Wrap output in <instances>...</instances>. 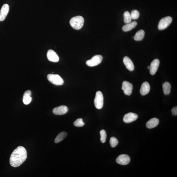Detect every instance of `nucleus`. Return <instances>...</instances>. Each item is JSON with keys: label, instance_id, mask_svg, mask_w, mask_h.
Masks as SVG:
<instances>
[{"label": "nucleus", "instance_id": "7ed1b4c3", "mask_svg": "<svg viewBox=\"0 0 177 177\" xmlns=\"http://www.w3.org/2000/svg\"><path fill=\"white\" fill-rule=\"evenodd\" d=\"M47 78L51 83L56 85H62L64 83V80L58 74H50L48 75Z\"/></svg>", "mask_w": 177, "mask_h": 177}, {"label": "nucleus", "instance_id": "f3484780", "mask_svg": "<svg viewBox=\"0 0 177 177\" xmlns=\"http://www.w3.org/2000/svg\"><path fill=\"white\" fill-rule=\"evenodd\" d=\"M31 92L30 90H27L24 93L23 101L25 105H28L29 104L32 100V98L31 97Z\"/></svg>", "mask_w": 177, "mask_h": 177}, {"label": "nucleus", "instance_id": "a878e982", "mask_svg": "<svg viewBox=\"0 0 177 177\" xmlns=\"http://www.w3.org/2000/svg\"><path fill=\"white\" fill-rule=\"evenodd\" d=\"M111 146L113 148L115 147L118 144V142L117 139L115 137L111 138L110 141Z\"/></svg>", "mask_w": 177, "mask_h": 177}, {"label": "nucleus", "instance_id": "f257e3e1", "mask_svg": "<svg viewBox=\"0 0 177 177\" xmlns=\"http://www.w3.org/2000/svg\"><path fill=\"white\" fill-rule=\"evenodd\" d=\"M27 158V152L25 148L19 146L12 153L10 159V163L12 166L17 167L20 166Z\"/></svg>", "mask_w": 177, "mask_h": 177}, {"label": "nucleus", "instance_id": "1a4fd4ad", "mask_svg": "<svg viewBox=\"0 0 177 177\" xmlns=\"http://www.w3.org/2000/svg\"><path fill=\"white\" fill-rule=\"evenodd\" d=\"M138 116L136 114L133 113H129L124 116L123 120L126 123H130L136 120Z\"/></svg>", "mask_w": 177, "mask_h": 177}, {"label": "nucleus", "instance_id": "6e6552de", "mask_svg": "<svg viewBox=\"0 0 177 177\" xmlns=\"http://www.w3.org/2000/svg\"><path fill=\"white\" fill-rule=\"evenodd\" d=\"M116 161L118 164L124 165L130 163V158L128 155L122 154L120 155L116 158Z\"/></svg>", "mask_w": 177, "mask_h": 177}, {"label": "nucleus", "instance_id": "4468645a", "mask_svg": "<svg viewBox=\"0 0 177 177\" xmlns=\"http://www.w3.org/2000/svg\"><path fill=\"white\" fill-rule=\"evenodd\" d=\"M123 62L126 68L129 71H132L135 69V66L133 63L130 58L127 57L124 58Z\"/></svg>", "mask_w": 177, "mask_h": 177}, {"label": "nucleus", "instance_id": "a211bd4d", "mask_svg": "<svg viewBox=\"0 0 177 177\" xmlns=\"http://www.w3.org/2000/svg\"><path fill=\"white\" fill-rule=\"evenodd\" d=\"M137 25L136 21H133L132 22L126 24L122 27V30L124 31H128L133 29L135 28Z\"/></svg>", "mask_w": 177, "mask_h": 177}, {"label": "nucleus", "instance_id": "412c9836", "mask_svg": "<svg viewBox=\"0 0 177 177\" xmlns=\"http://www.w3.org/2000/svg\"><path fill=\"white\" fill-rule=\"evenodd\" d=\"M67 135V133L65 132H62L57 135L55 140V142L56 144L59 143L62 141Z\"/></svg>", "mask_w": 177, "mask_h": 177}, {"label": "nucleus", "instance_id": "bb28decb", "mask_svg": "<svg viewBox=\"0 0 177 177\" xmlns=\"http://www.w3.org/2000/svg\"><path fill=\"white\" fill-rule=\"evenodd\" d=\"M172 114L173 115L176 116L177 115V106L174 107L172 110Z\"/></svg>", "mask_w": 177, "mask_h": 177}, {"label": "nucleus", "instance_id": "9b49d317", "mask_svg": "<svg viewBox=\"0 0 177 177\" xmlns=\"http://www.w3.org/2000/svg\"><path fill=\"white\" fill-rule=\"evenodd\" d=\"M9 10V6L8 4H5L2 6L0 11V21L5 20L8 14Z\"/></svg>", "mask_w": 177, "mask_h": 177}, {"label": "nucleus", "instance_id": "39448f33", "mask_svg": "<svg viewBox=\"0 0 177 177\" xmlns=\"http://www.w3.org/2000/svg\"><path fill=\"white\" fill-rule=\"evenodd\" d=\"M172 18L170 16H168L161 19L159 22L158 28L159 30H163L166 29L171 24Z\"/></svg>", "mask_w": 177, "mask_h": 177}, {"label": "nucleus", "instance_id": "423d86ee", "mask_svg": "<svg viewBox=\"0 0 177 177\" xmlns=\"http://www.w3.org/2000/svg\"><path fill=\"white\" fill-rule=\"evenodd\" d=\"M103 59V57L100 55L94 56L86 62V64L89 67H94L100 64Z\"/></svg>", "mask_w": 177, "mask_h": 177}, {"label": "nucleus", "instance_id": "4be33fe9", "mask_svg": "<svg viewBox=\"0 0 177 177\" xmlns=\"http://www.w3.org/2000/svg\"><path fill=\"white\" fill-rule=\"evenodd\" d=\"M124 21L125 23L127 24L131 22L132 19L129 12L126 11L123 14Z\"/></svg>", "mask_w": 177, "mask_h": 177}, {"label": "nucleus", "instance_id": "f03ea898", "mask_svg": "<svg viewBox=\"0 0 177 177\" xmlns=\"http://www.w3.org/2000/svg\"><path fill=\"white\" fill-rule=\"evenodd\" d=\"M84 19L81 16H77L72 18L70 21V25L75 29L78 30L83 27Z\"/></svg>", "mask_w": 177, "mask_h": 177}, {"label": "nucleus", "instance_id": "aec40b11", "mask_svg": "<svg viewBox=\"0 0 177 177\" xmlns=\"http://www.w3.org/2000/svg\"><path fill=\"white\" fill-rule=\"evenodd\" d=\"M145 36V31L144 30H141L137 31L134 37V40L136 41L142 40L144 39Z\"/></svg>", "mask_w": 177, "mask_h": 177}, {"label": "nucleus", "instance_id": "393cba45", "mask_svg": "<svg viewBox=\"0 0 177 177\" xmlns=\"http://www.w3.org/2000/svg\"><path fill=\"white\" fill-rule=\"evenodd\" d=\"M132 19H137L139 18L140 15L139 12L137 10H133L130 14Z\"/></svg>", "mask_w": 177, "mask_h": 177}, {"label": "nucleus", "instance_id": "cd10ccee", "mask_svg": "<svg viewBox=\"0 0 177 177\" xmlns=\"http://www.w3.org/2000/svg\"><path fill=\"white\" fill-rule=\"evenodd\" d=\"M147 68H148V69H150V66H148Z\"/></svg>", "mask_w": 177, "mask_h": 177}, {"label": "nucleus", "instance_id": "9d476101", "mask_svg": "<svg viewBox=\"0 0 177 177\" xmlns=\"http://www.w3.org/2000/svg\"><path fill=\"white\" fill-rule=\"evenodd\" d=\"M68 111L66 106L61 105L56 107L53 110V113L56 115H62L65 114Z\"/></svg>", "mask_w": 177, "mask_h": 177}, {"label": "nucleus", "instance_id": "ddd939ff", "mask_svg": "<svg viewBox=\"0 0 177 177\" xmlns=\"http://www.w3.org/2000/svg\"><path fill=\"white\" fill-rule=\"evenodd\" d=\"M159 64V60L157 59H154L151 62L149 69L150 73L151 74L154 75L156 73L158 69Z\"/></svg>", "mask_w": 177, "mask_h": 177}, {"label": "nucleus", "instance_id": "f8f14e48", "mask_svg": "<svg viewBox=\"0 0 177 177\" xmlns=\"http://www.w3.org/2000/svg\"><path fill=\"white\" fill-rule=\"evenodd\" d=\"M47 56L48 59L50 62H57L59 61V56L57 53L53 50H48Z\"/></svg>", "mask_w": 177, "mask_h": 177}, {"label": "nucleus", "instance_id": "dca6fc26", "mask_svg": "<svg viewBox=\"0 0 177 177\" xmlns=\"http://www.w3.org/2000/svg\"><path fill=\"white\" fill-rule=\"evenodd\" d=\"M159 120L156 118L151 119L148 121L146 124V127L149 128H152L156 127L158 125Z\"/></svg>", "mask_w": 177, "mask_h": 177}, {"label": "nucleus", "instance_id": "0eeeda50", "mask_svg": "<svg viewBox=\"0 0 177 177\" xmlns=\"http://www.w3.org/2000/svg\"><path fill=\"white\" fill-rule=\"evenodd\" d=\"M122 89L126 95L130 96L132 93L133 85L132 84L127 81L123 82Z\"/></svg>", "mask_w": 177, "mask_h": 177}, {"label": "nucleus", "instance_id": "20e7f679", "mask_svg": "<svg viewBox=\"0 0 177 177\" xmlns=\"http://www.w3.org/2000/svg\"><path fill=\"white\" fill-rule=\"evenodd\" d=\"M94 102L96 108L98 109L102 108L104 104V98L101 92L98 91L96 92Z\"/></svg>", "mask_w": 177, "mask_h": 177}, {"label": "nucleus", "instance_id": "2eb2a0df", "mask_svg": "<svg viewBox=\"0 0 177 177\" xmlns=\"http://www.w3.org/2000/svg\"><path fill=\"white\" fill-rule=\"evenodd\" d=\"M150 90V84L147 82H144L142 84L140 89V93L142 96L146 95L148 94Z\"/></svg>", "mask_w": 177, "mask_h": 177}, {"label": "nucleus", "instance_id": "b1692460", "mask_svg": "<svg viewBox=\"0 0 177 177\" xmlns=\"http://www.w3.org/2000/svg\"><path fill=\"white\" fill-rule=\"evenodd\" d=\"M100 140L102 143H104L106 142L107 138V134L105 130H102L100 132Z\"/></svg>", "mask_w": 177, "mask_h": 177}, {"label": "nucleus", "instance_id": "6ab92c4d", "mask_svg": "<svg viewBox=\"0 0 177 177\" xmlns=\"http://www.w3.org/2000/svg\"><path fill=\"white\" fill-rule=\"evenodd\" d=\"M163 91L165 95H168L170 94L171 90V85L168 82H164L162 85Z\"/></svg>", "mask_w": 177, "mask_h": 177}, {"label": "nucleus", "instance_id": "5701e85b", "mask_svg": "<svg viewBox=\"0 0 177 177\" xmlns=\"http://www.w3.org/2000/svg\"><path fill=\"white\" fill-rule=\"evenodd\" d=\"M74 124L75 126L79 127L83 126L85 124L83 122V120L80 118L75 121L74 123Z\"/></svg>", "mask_w": 177, "mask_h": 177}]
</instances>
